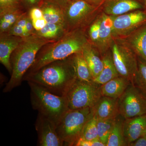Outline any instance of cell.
Masks as SVG:
<instances>
[{
    "mask_svg": "<svg viewBox=\"0 0 146 146\" xmlns=\"http://www.w3.org/2000/svg\"><path fill=\"white\" fill-rule=\"evenodd\" d=\"M112 56L119 75L133 83L138 69V58L117 44L112 47Z\"/></svg>",
    "mask_w": 146,
    "mask_h": 146,
    "instance_id": "obj_9",
    "label": "cell"
},
{
    "mask_svg": "<svg viewBox=\"0 0 146 146\" xmlns=\"http://www.w3.org/2000/svg\"><path fill=\"white\" fill-rule=\"evenodd\" d=\"M146 129V114L125 119L123 123V131L127 146L141 137Z\"/></svg>",
    "mask_w": 146,
    "mask_h": 146,
    "instance_id": "obj_13",
    "label": "cell"
},
{
    "mask_svg": "<svg viewBox=\"0 0 146 146\" xmlns=\"http://www.w3.org/2000/svg\"><path fill=\"white\" fill-rule=\"evenodd\" d=\"M74 0H42L43 3H49L59 7L62 9H64Z\"/></svg>",
    "mask_w": 146,
    "mask_h": 146,
    "instance_id": "obj_35",
    "label": "cell"
},
{
    "mask_svg": "<svg viewBox=\"0 0 146 146\" xmlns=\"http://www.w3.org/2000/svg\"><path fill=\"white\" fill-rule=\"evenodd\" d=\"M29 16L28 11H27L17 20L9 31L6 33L23 37L24 29Z\"/></svg>",
    "mask_w": 146,
    "mask_h": 146,
    "instance_id": "obj_29",
    "label": "cell"
},
{
    "mask_svg": "<svg viewBox=\"0 0 146 146\" xmlns=\"http://www.w3.org/2000/svg\"><path fill=\"white\" fill-rule=\"evenodd\" d=\"M52 42L35 34L23 37L11 56L12 72L10 79L3 90V93L10 92L21 85L24 76L34 63L39 50L47 43Z\"/></svg>",
    "mask_w": 146,
    "mask_h": 146,
    "instance_id": "obj_3",
    "label": "cell"
},
{
    "mask_svg": "<svg viewBox=\"0 0 146 146\" xmlns=\"http://www.w3.org/2000/svg\"><path fill=\"white\" fill-rule=\"evenodd\" d=\"M88 42L82 30L67 33L60 39L44 45L39 50L34 63L26 74L34 72L52 62L81 52Z\"/></svg>",
    "mask_w": 146,
    "mask_h": 146,
    "instance_id": "obj_2",
    "label": "cell"
},
{
    "mask_svg": "<svg viewBox=\"0 0 146 146\" xmlns=\"http://www.w3.org/2000/svg\"><path fill=\"white\" fill-rule=\"evenodd\" d=\"M145 1L146 5V0H145Z\"/></svg>",
    "mask_w": 146,
    "mask_h": 146,
    "instance_id": "obj_42",
    "label": "cell"
},
{
    "mask_svg": "<svg viewBox=\"0 0 146 146\" xmlns=\"http://www.w3.org/2000/svg\"><path fill=\"white\" fill-rule=\"evenodd\" d=\"M125 119L120 115L116 118L115 124L108 138L106 146H127L124 135L123 123Z\"/></svg>",
    "mask_w": 146,
    "mask_h": 146,
    "instance_id": "obj_21",
    "label": "cell"
},
{
    "mask_svg": "<svg viewBox=\"0 0 146 146\" xmlns=\"http://www.w3.org/2000/svg\"><path fill=\"white\" fill-rule=\"evenodd\" d=\"M146 24V10H137L119 15L113 20V33L115 35L125 34Z\"/></svg>",
    "mask_w": 146,
    "mask_h": 146,
    "instance_id": "obj_11",
    "label": "cell"
},
{
    "mask_svg": "<svg viewBox=\"0 0 146 146\" xmlns=\"http://www.w3.org/2000/svg\"><path fill=\"white\" fill-rule=\"evenodd\" d=\"M39 7L42 9L47 23L59 24L65 26L64 11L62 8L47 3H42Z\"/></svg>",
    "mask_w": 146,
    "mask_h": 146,
    "instance_id": "obj_19",
    "label": "cell"
},
{
    "mask_svg": "<svg viewBox=\"0 0 146 146\" xmlns=\"http://www.w3.org/2000/svg\"><path fill=\"white\" fill-rule=\"evenodd\" d=\"M119 99L102 96L94 107V116L98 120L115 119L119 115Z\"/></svg>",
    "mask_w": 146,
    "mask_h": 146,
    "instance_id": "obj_14",
    "label": "cell"
},
{
    "mask_svg": "<svg viewBox=\"0 0 146 146\" xmlns=\"http://www.w3.org/2000/svg\"><path fill=\"white\" fill-rule=\"evenodd\" d=\"M75 146H91V142L83 138H80L76 142Z\"/></svg>",
    "mask_w": 146,
    "mask_h": 146,
    "instance_id": "obj_38",
    "label": "cell"
},
{
    "mask_svg": "<svg viewBox=\"0 0 146 146\" xmlns=\"http://www.w3.org/2000/svg\"><path fill=\"white\" fill-rule=\"evenodd\" d=\"M100 20H97L91 25L89 29V37L92 42L98 43L99 39Z\"/></svg>",
    "mask_w": 146,
    "mask_h": 146,
    "instance_id": "obj_31",
    "label": "cell"
},
{
    "mask_svg": "<svg viewBox=\"0 0 146 146\" xmlns=\"http://www.w3.org/2000/svg\"><path fill=\"white\" fill-rule=\"evenodd\" d=\"M35 127L38 135L37 145L64 146V142L58 134L56 123L49 118L38 113Z\"/></svg>",
    "mask_w": 146,
    "mask_h": 146,
    "instance_id": "obj_10",
    "label": "cell"
},
{
    "mask_svg": "<svg viewBox=\"0 0 146 146\" xmlns=\"http://www.w3.org/2000/svg\"><path fill=\"white\" fill-rule=\"evenodd\" d=\"M24 7L28 11L30 9L35 7H39L42 4V0H21Z\"/></svg>",
    "mask_w": 146,
    "mask_h": 146,
    "instance_id": "obj_34",
    "label": "cell"
},
{
    "mask_svg": "<svg viewBox=\"0 0 146 146\" xmlns=\"http://www.w3.org/2000/svg\"><path fill=\"white\" fill-rule=\"evenodd\" d=\"M119 115L125 119L146 114V96L131 84L118 100Z\"/></svg>",
    "mask_w": 146,
    "mask_h": 146,
    "instance_id": "obj_8",
    "label": "cell"
},
{
    "mask_svg": "<svg viewBox=\"0 0 146 146\" xmlns=\"http://www.w3.org/2000/svg\"><path fill=\"white\" fill-rule=\"evenodd\" d=\"M74 62L78 79L81 81H93L94 78L82 51L74 54Z\"/></svg>",
    "mask_w": 146,
    "mask_h": 146,
    "instance_id": "obj_23",
    "label": "cell"
},
{
    "mask_svg": "<svg viewBox=\"0 0 146 146\" xmlns=\"http://www.w3.org/2000/svg\"><path fill=\"white\" fill-rule=\"evenodd\" d=\"M144 8L143 4L136 0H115L106 6L105 11L108 15H121Z\"/></svg>",
    "mask_w": 146,
    "mask_h": 146,
    "instance_id": "obj_16",
    "label": "cell"
},
{
    "mask_svg": "<svg viewBox=\"0 0 146 146\" xmlns=\"http://www.w3.org/2000/svg\"><path fill=\"white\" fill-rule=\"evenodd\" d=\"M82 53L94 79L99 75L102 70L103 60L99 56L89 42L84 46Z\"/></svg>",
    "mask_w": 146,
    "mask_h": 146,
    "instance_id": "obj_17",
    "label": "cell"
},
{
    "mask_svg": "<svg viewBox=\"0 0 146 146\" xmlns=\"http://www.w3.org/2000/svg\"><path fill=\"white\" fill-rule=\"evenodd\" d=\"M36 31L35 29L32 22L29 16L27 20L26 25L24 29V34L23 37H27L35 34Z\"/></svg>",
    "mask_w": 146,
    "mask_h": 146,
    "instance_id": "obj_33",
    "label": "cell"
},
{
    "mask_svg": "<svg viewBox=\"0 0 146 146\" xmlns=\"http://www.w3.org/2000/svg\"><path fill=\"white\" fill-rule=\"evenodd\" d=\"M24 7L7 11L0 14V34L7 33L17 20L27 11Z\"/></svg>",
    "mask_w": 146,
    "mask_h": 146,
    "instance_id": "obj_18",
    "label": "cell"
},
{
    "mask_svg": "<svg viewBox=\"0 0 146 146\" xmlns=\"http://www.w3.org/2000/svg\"><path fill=\"white\" fill-rule=\"evenodd\" d=\"M74 54L52 62L34 72L26 74L23 81L33 82L53 94L65 96L77 79Z\"/></svg>",
    "mask_w": 146,
    "mask_h": 146,
    "instance_id": "obj_1",
    "label": "cell"
},
{
    "mask_svg": "<svg viewBox=\"0 0 146 146\" xmlns=\"http://www.w3.org/2000/svg\"><path fill=\"white\" fill-rule=\"evenodd\" d=\"M83 1L87 2V3L97 7L103 2V1L104 0H83Z\"/></svg>",
    "mask_w": 146,
    "mask_h": 146,
    "instance_id": "obj_40",
    "label": "cell"
},
{
    "mask_svg": "<svg viewBox=\"0 0 146 146\" xmlns=\"http://www.w3.org/2000/svg\"><path fill=\"white\" fill-rule=\"evenodd\" d=\"M115 119L116 118L110 119H98V137L106 145L115 124Z\"/></svg>",
    "mask_w": 146,
    "mask_h": 146,
    "instance_id": "obj_27",
    "label": "cell"
},
{
    "mask_svg": "<svg viewBox=\"0 0 146 146\" xmlns=\"http://www.w3.org/2000/svg\"><path fill=\"white\" fill-rule=\"evenodd\" d=\"M132 44L138 56L146 61V24L141 26L134 35Z\"/></svg>",
    "mask_w": 146,
    "mask_h": 146,
    "instance_id": "obj_24",
    "label": "cell"
},
{
    "mask_svg": "<svg viewBox=\"0 0 146 146\" xmlns=\"http://www.w3.org/2000/svg\"><path fill=\"white\" fill-rule=\"evenodd\" d=\"M95 115L94 107L68 109L56 124V131L64 146H75L85 124Z\"/></svg>",
    "mask_w": 146,
    "mask_h": 146,
    "instance_id": "obj_5",
    "label": "cell"
},
{
    "mask_svg": "<svg viewBox=\"0 0 146 146\" xmlns=\"http://www.w3.org/2000/svg\"><path fill=\"white\" fill-rule=\"evenodd\" d=\"M97 122L98 119L95 116L89 119L84 127L80 138L90 142L98 138Z\"/></svg>",
    "mask_w": 146,
    "mask_h": 146,
    "instance_id": "obj_28",
    "label": "cell"
},
{
    "mask_svg": "<svg viewBox=\"0 0 146 146\" xmlns=\"http://www.w3.org/2000/svg\"><path fill=\"white\" fill-rule=\"evenodd\" d=\"M22 7L24 6L21 0H0V14Z\"/></svg>",
    "mask_w": 146,
    "mask_h": 146,
    "instance_id": "obj_30",
    "label": "cell"
},
{
    "mask_svg": "<svg viewBox=\"0 0 146 146\" xmlns=\"http://www.w3.org/2000/svg\"><path fill=\"white\" fill-rule=\"evenodd\" d=\"M33 25L36 31H39L44 27L47 23L44 17L36 20H31Z\"/></svg>",
    "mask_w": 146,
    "mask_h": 146,
    "instance_id": "obj_36",
    "label": "cell"
},
{
    "mask_svg": "<svg viewBox=\"0 0 146 146\" xmlns=\"http://www.w3.org/2000/svg\"><path fill=\"white\" fill-rule=\"evenodd\" d=\"M100 20V36L98 43L102 46H106L109 43L112 35L114 19L104 15Z\"/></svg>",
    "mask_w": 146,
    "mask_h": 146,
    "instance_id": "obj_25",
    "label": "cell"
},
{
    "mask_svg": "<svg viewBox=\"0 0 146 146\" xmlns=\"http://www.w3.org/2000/svg\"><path fill=\"white\" fill-rule=\"evenodd\" d=\"M29 16L31 20L44 18L43 11L39 7H33L28 11Z\"/></svg>",
    "mask_w": 146,
    "mask_h": 146,
    "instance_id": "obj_32",
    "label": "cell"
},
{
    "mask_svg": "<svg viewBox=\"0 0 146 146\" xmlns=\"http://www.w3.org/2000/svg\"><path fill=\"white\" fill-rule=\"evenodd\" d=\"M131 84L127 79L119 76L101 85L102 96L119 99Z\"/></svg>",
    "mask_w": 146,
    "mask_h": 146,
    "instance_id": "obj_15",
    "label": "cell"
},
{
    "mask_svg": "<svg viewBox=\"0 0 146 146\" xmlns=\"http://www.w3.org/2000/svg\"><path fill=\"white\" fill-rule=\"evenodd\" d=\"M91 146H106V145L101 141L99 138L91 141Z\"/></svg>",
    "mask_w": 146,
    "mask_h": 146,
    "instance_id": "obj_39",
    "label": "cell"
},
{
    "mask_svg": "<svg viewBox=\"0 0 146 146\" xmlns=\"http://www.w3.org/2000/svg\"><path fill=\"white\" fill-rule=\"evenodd\" d=\"M101 85L77 79L65 96L68 109L94 107L102 96Z\"/></svg>",
    "mask_w": 146,
    "mask_h": 146,
    "instance_id": "obj_6",
    "label": "cell"
},
{
    "mask_svg": "<svg viewBox=\"0 0 146 146\" xmlns=\"http://www.w3.org/2000/svg\"><path fill=\"white\" fill-rule=\"evenodd\" d=\"M137 58L138 69L132 84L146 96V61L139 56Z\"/></svg>",
    "mask_w": 146,
    "mask_h": 146,
    "instance_id": "obj_26",
    "label": "cell"
},
{
    "mask_svg": "<svg viewBox=\"0 0 146 146\" xmlns=\"http://www.w3.org/2000/svg\"><path fill=\"white\" fill-rule=\"evenodd\" d=\"M30 88L31 102L33 108L57 123L68 109L65 96L50 93L33 82H28Z\"/></svg>",
    "mask_w": 146,
    "mask_h": 146,
    "instance_id": "obj_4",
    "label": "cell"
},
{
    "mask_svg": "<svg viewBox=\"0 0 146 146\" xmlns=\"http://www.w3.org/2000/svg\"><path fill=\"white\" fill-rule=\"evenodd\" d=\"M67 33L63 25L47 23L44 28L39 31H36L35 34L47 40L55 41Z\"/></svg>",
    "mask_w": 146,
    "mask_h": 146,
    "instance_id": "obj_22",
    "label": "cell"
},
{
    "mask_svg": "<svg viewBox=\"0 0 146 146\" xmlns=\"http://www.w3.org/2000/svg\"><path fill=\"white\" fill-rule=\"evenodd\" d=\"M23 39L21 36L6 33L0 34V62L11 74L12 72L11 56Z\"/></svg>",
    "mask_w": 146,
    "mask_h": 146,
    "instance_id": "obj_12",
    "label": "cell"
},
{
    "mask_svg": "<svg viewBox=\"0 0 146 146\" xmlns=\"http://www.w3.org/2000/svg\"><path fill=\"white\" fill-rule=\"evenodd\" d=\"M129 146H146V138L141 136L129 144Z\"/></svg>",
    "mask_w": 146,
    "mask_h": 146,
    "instance_id": "obj_37",
    "label": "cell"
},
{
    "mask_svg": "<svg viewBox=\"0 0 146 146\" xmlns=\"http://www.w3.org/2000/svg\"><path fill=\"white\" fill-rule=\"evenodd\" d=\"M142 136H144V137H145L146 138V129L144 131L143 133V135H142Z\"/></svg>",
    "mask_w": 146,
    "mask_h": 146,
    "instance_id": "obj_41",
    "label": "cell"
},
{
    "mask_svg": "<svg viewBox=\"0 0 146 146\" xmlns=\"http://www.w3.org/2000/svg\"><path fill=\"white\" fill-rule=\"evenodd\" d=\"M103 60L104 67L102 70L99 75L93 80L94 82L101 85L120 76L113 62L112 56L110 55L106 56Z\"/></svg>",
    "mask_w": 146,
    "mask_h": 146,
    "instance_id": "obj_20",
    "label": "cell"
},
{
    "mask_svg": "<svg viewBox=\"0 0 146 146\" xmlns=\"http://www.w3.org/2000/svg\"><path fill=\"white\" fill-rule=\"evenodd\" d=\"M96 7L83 0H74L63 9L67 32L82 30L91 21Z\"/></svg>",
    "mask_w": 146,
    "mask_h": 146,
    "instance_id": "obj_7",
    "label": "cell"
}]
</instances>
